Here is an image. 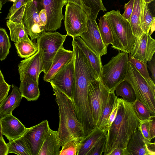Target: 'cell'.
<instances>
[{"instance_id": "obj_1", "label": "cell", "mask_w": 155, "mask_h": 155, "mask_svg": "<svg viewBox=\"0 0 155 155\" xmlns=\"http://www.w3.org/2000/svg\"><path fill=\"white\" fill-rule=\"evenodd\" d=\"M117 114L107 131L104 155H109L116 148L126 149L132 135L139 126V119L133 103L117 97Z\"/></svg>"}, {"instance_id": "obj_2", "label": "cell", "mask_w": 155, "mask_h": 155, "mask_svg": "<svg viewBox=\"0 0 155 155\" xmlns=\"http://www.w3.org/2000/svg\"><path fill=\"white\" fill-rule=\"evenodd\" d=\"M51 86L58 107L59 123L58 131L60 147L72 140L79 142L84 135L72 101L54 86Z\"/></svg>"}, {"instance_id": "obj_3", "label": "cell", "mask_w": 155, "mask_h": 155, "mask_svg": "<svg viewBox=\"0 0 155 155\" xmlns=\"http://www.w3.org/2000/svg\"><path fill=\"white\" fill-rule=\"evenodd\" d=\"M103 16L107 20L112 31L113 40L112 48L130 53L136 38L133 34L129 21L122 16L118 10L107 12Z\"/></svg>"}, {"instance_id": "obj_4", "label": "cell", "mask_w": 155, "mask_h": 155, "mask_svg": "<svg viewBox=\"0 0 155 155\" xmlns=\"http://www.w3.org/2000/svg\"><path fill=\"white\" fill-rule=\"evenodd\" d=\"M128 55L127 53L119 52L102 66L99 80L110 91L124 80L128 70Z\"/></svg>"}, {"instance_id": "obj_5", "label": "cell", "mask_w": 155, "mask_h": 155, "mask_svg": "<svg viewBox=\"0 0 155 155\" xmlns=\"http://www.w3.org/2000/svg\"><path fill=\"white\" fill-rule=\"evenodd\" d=\"M124 80L127 81L131 86L136 99L144 105L152 115H155V89L147 83L129 62L127 73Z\"/></svg>"}, {"instance_id": "obj_6", "label": "cell", "mask_w": 155, "mask_h": 155, "mask_svg": "<svg viewBox=\"0 0 155 155\" xmlns=\"http://www.w3.org/2000/svg\"><path fill=\"white\" fill-rule=\"evenodd\" d=\"M67 36V34L63 35L58 32L49 31L37 39L44 74L49 69L54 56L63 46Z\"/></svg>"}, {"instance_id": "obj_7", "label": "cell", "mask_w": 155, "mask_h": 155, "mask_svg": "<svg viewBox=\"0 0 155 155\" xmlns=\"http://www.w3.org/2000/svg\"><path fill=\"white\" fill-rule=\"evenodd\" d=\"M88 16L80 7L67 2L65 5L64 25L67 35L73 38L80 36L87 30Z\"/></svg>"}, {"instance_id": "obj_8", "label": "cell", "mask_w": 155, "mask_h": 155, "mask_svg": "<svg viewBox=\"0 0 155 155\" xmlns=\"http://www.w3.org/2000/svg\"><path fill=\"white\" fill-rule=\"evenodd\" d=\"M31 0L38 13L41 12L47 15V32L54 31L61 28L62 20L64 17L62 9L67 2L66 0Z\"/></svg>"}, {"instance_id": "obj_9", "label": "cell", "mask_w": 155, "mask_h": 155, "mask_svg": "<svg viewBox=\"0 0 155 155\" xmlns=\"http://www.w3.org/2000/svg\"><path fill=\"white\" fill-rule=\"evenodd\" d=\"M110 91L99 79L90 82L87 97L90 110L97 125L107 102Z\"/></svg>"}, {"instance_id": "obj_10", "label": "cell", "mask_w": 155, "mask_h": 155, "mask_svg": "<svg viewBox=\"0 0 155 155\" xmlns=\"http://www.w3.org/2000/svg\"><path fill=\"white\" fill-rule=\"evenodd\" d=\"M75 80L74 57L63 66L48 81L71 99L74 91Z\"/></svg>"}, {"instance_id": "obj_11", "label": "cell", "mask_w": 155, "mask_h": 155, "mask_svg": "<svg viewBox=\"0 0 155 155\" xmlns=\"http://www.w3.org/2000/svg\"><path fill=\"white\" fill-rule=\"evenodd\" d=\"M50 127L47 120L29 128L23 135L31 155H38Z\"/></svg>"}, {"instance_id": "obj_12", "label": "cell", "mask_w": 155, "mask_h": 155, "mask_svg": "<svg viewBox=\"0 0 155 155\" xmlns=\"http://www.w3.org/2000/svg\"><path fill=\"white\" fill-rule=\"evenodd\" d=\"M22 23L31 41L46 32L41 25L38 11L31 0L26 4Z\"/></svg>"}, {"instance_id": "obj_13", "label": "cell", "mask_w": 155, "mask_h": 155, "mask_svg": "<svg viewBox=\"0 0 155 155\" xmlns=\"http://www.w3.org/2000/svg\"><path fill=\"white\" fill-rule=\"evenodd\" d=\"M80 37L86 45L101 57L107 54V47L103 43L96 20L88 17L87 30Z\"/></svg>"}, {"instance_id": "obj_14", "label": "cell", "mask_w": 155, "mask_h": 155, "mask_svg": "<svg viewBox=\"0 0 155 155\" xmlns=\"http://www.w3.org/2000/svg\"><path fill=\"white\" fill-rule=\"evenodd\" d=\"M155 52V40L150 33H143L139 39H136L130 53L132 58L146 63L151 60Z\"/></svg>"}, {"instance_id": "obj_15", "label": "cell", "mask_w": 155, "mask_h": 155, "mask_svg": "<svg viewBox=\"0 0 155 155\" xmlns=\"http://www.w3.org/2000/svg\"><path fill=\"white\" fill-rule=\"evenodd\" d=\"M18 67L20 80L25 76H27L38 83L39 75L41 72L44 71L38 50L30 57L21 61Z\"/></svg>"}, {"instance_id": "obj_16", "label": "cell", "mask_w": 155, "mask_h": 155, "mask_svg": "<svg viewBox=\"0 0 155 155\" xmlns=\"http://www.w3.org/2000/svg\"><path fill=\"white\" fill-rule=\"evenodd\" d=\"M2 133L9 141L16 140L24 134L27 128L12 114L1 118Z\"/></svg>"}, {"instance_id": "obj_17", "label": "cell", "mask_w": 155, "mask_h": 155, "mask_svg": "<svg viewBox=\"0 0 155 155\" xmlns=\"http://www.w3.org/2000/svg\"><path fill=\"white\" fill-rule=\"evenodd\" d=\"M127 150L129 155H155V143L149 145L138 128L129 140Z\"/></svg>"}, {"instance_id": "obj_18", "label": "cell", "mask_w": 155, "mask_h": 155, "mask_svg": "<svg viewBox=\"0 0 155 155\" xmlns=\"http://www.w3.org/2000/svg\"><path fill=\"white\" fill-rule=\"evenodd\" d=\"M107 131L100 128L97 125L78 143L77 155H90L98 141L106 136Z\"/></svg>"}, {"instance_id": "obj_19", "label": "cell", "mask_w": 155, "mask_h": 155, "mask_svg": "<svg viewBox=\"0 0 155 155\" xmlns=\"http://www.w3.org/2000/svg\"><path fill=\"white\" fill-rule=\"evenodd\" d=\"M73 57V51L66 49L62 46L54 56L49 69L44 74L43 78L44 81L48 82L63 66L72 59Z\"/></svg>"}, {"instance_id": "obj_20", "label": "cell", "mask_w": 155, "mask_h": 155, "mask_svg": "<svg viewBox=\"0 0 155 155\" xmlns=\"http://www.w3.org/2000/svg\"><path fill=\"white\" fill-rule=\"evenodd\" d=\"M60 147L58 131L49 127L38 155H59Z\"/></svg>"}, {"instance_id": "obj_21", "label": "cell", "mask_w": 155, "mask_h": 155, "mask_svg": "<svg viewBox=\"0 0 155 155\" xmlns=\"http://www.w3.org/2000/svg\"><path fill=\"white\" fill-rule=\"evenodd\" d=\"M12 91L0 103V118L12 114L13 110L20 105L23 97L19 88L12 84Z\"/></svg>"}, {"instance_id": "obj_22", "label": "cell", "mask_w": 155, "mask_h": 155, "mask_svg": "<svg viewBox=\"0 0 155 155\" xmlns=\"http://www.w3.org/2000/svg\"><path fill=\"white\" fill-rule=\"evenodd\" d=\"M145 2L144 0H134L133 8L129 22L136 39H139L143 33L140 24Z\"/></svg>"}, {"instance_id": "obj_23", "label": "cell", "mask_w": 155, "mask_h": 155, "mask_svg": "<svg viewBox=\"0 0 155 155\" xmlns=\"http://www.w3.org/2000/svg\"><path fill=\"white\" fill-rule=\"evenodd\" d=\"M73 41L82 51L100 78L102 64L101 57L96 54L85 43L79 36L73 38Z\"/></svg>"}, {"instance_id": "obj_24", "label": "cell", "mask_w": 155, "mask_h": 155, "mask_svg": "<svg viewBox=\"0 0 155 155\" xmlns=\"http://www.w3.org/2000/svg\"><path fill=\"white\" fill-rule=\"evenodd\" d=\"M20 81L19 89L22 97L28 101L37 100L40 95L38 83L27 76H25Z\"/></svg>"}, {"instance_id": "obj_25", "label": "cell", "mask_w": 155, "mask_h": 155, "mask_svg": "<svg viewBox=\"0 0 155 155\" xmlns=\"http://www.w3.org/2000/svg\"><path fill=\"white\" fill-rule=\"evenodd\" d=\"M81 7L88 17L96 20L99 12L106 11L102 0H66Z\"/></svg>"}, {"instance_id": "obj_26", "label": "cell", "mask_w": 155, "mask_h": 155, "mask_svg": "<svg viewBox=\"0 0 155 155\" xmlns=\"http://www.w3.org/2000/svg\"><path fill=\"white\" fill-rule=\"evenodd\" d=\"M117 97L114 89L110 91L106 105L97 124L101 129L107 131L109 118Z\"/></svg>"}, {"instance_id": "obj_27", "label": "cell", "mask_w": 155, "mask_h": 155, "mask_svg": "<svg viewBox=\"0 0 155 155\" xmlns=\"http://www.w3.org/2000/svg\"><path fill=\"white\" fill-rule=\"evenodd\" d=\"M6 25L9 30L11 39L14 42L30 40L23 23H15L8 20Z\"/></svg>"}, {"instance_id": "obj_28", "label": "cell", "mask_w": 155, "mask_h": 155, "mask_svg": "<svg viewBox=\"0 0 155 155\" xmlns=\"http://www.w3.org/2000/svg\"><path fill=\"white\" fill-rule=\"evenodd\" d=\"M17 54L22 58H27L35 54L38 50L37 43L31 40L15 43Z\"/></svg>"}, {"instance_id": "obj_29", "label": "cell", "mask_w": 155, "mask_h": 155, "mask_svg": "<svg viewBox=\"0 0 155 155\" xmlns=\"http://www.w3.org/2000/svg\"><path fill=\"white\" fill-rule=\"evenodd\" d=\"M26 4L16 0L10 8L7 17L8 19L14 22L21 23Z\"/></svg>"}, {"instance_id": "obj_30", "label": "cell", "mask_w": 155, "mask_h": 155, "mask_svg": "<svg viewBox=\"0 0 155 155\" xmlns=\"http://www.w3.org/2000/svg\"><path fill=\"white\" fill-rule=\"evenodd\" d=\"M116 95L120 96L125 100L133 103L136 98L134 90L131 85L126 81L124 80L115 88Z\"/></svg>"}, {"instance_id": "obj_31", "label": "cell", "mask_w": 155, "mask_h": 155, "mask_svg": "<svg viewBox=\"0 0 155 155\" xmlns=\"http://www.w3.org/2000/svg\"><path fill=\"white\" fill-rule=\"evenodd\" d=\"M7 144L8 154L13 153L19 155H31L22 136L16 140L9 141Z\"/></svg>"}, {"instance_id": "obj_32", "label": "cell", "mask_w": 155, "mask_h": 155, "mask_svg": "<svg viewBox=\"0 0 155 155\" xmlns=\"http://www.w3.org/2000/svg\"><path fill=\"white\" fill-rule=\"evenodd\" d=\"M155 21V12H152L150 3L145 2L140 24L141 29L143 33H149L150 27Z\"/></svg>"}, {"instance_id": "obj_33", "label": "cell", "mask_w": 155, "mask_h": 155, "mask_svg": "<svg viewBox=\"0 0 155 155\" xmlns=\"http://www.w3.org/2000/svg\"><path fill=\"white\" fill-rule=\"evenodd\" d=\"M99 23L98 27L102 41L104 45L107 47L109 45L113 44V37L112 31L108 23L104 16L98 19Z\"/></svg>"}, {"instance_id": "obj_34", "label": "cell", "mask_w": 155, "mask_h": 155, "mask_svg": "<svg viewBox=\"0 0 155 155\" xmlns=\"http://www.w3.org/2000/svg\"><path fill=\"white\" fill-rule=\"evenodd\" d=\"M128 54L129 61L134 66L147 83L152 88L155 89V84L149 76L147 68V63L132 58L130 54Z\"/></svg>"}, {"instance_id": "obj_35", "label": "cell", "mask_w": 155, "mask_h": 155, "mask_svg": "<svg viewBox=\"0 0 155 155\" xmlns=\"http://www.w3.org/2000/svg\"><path fill=\"white\" fill-rule=\"evenodd\" d=\"M11 47L8 34L4 28H0V61L5 60Z\"/></svg>"}, {"instance_id": "obj_36", "label": "cell", "mask_w": 155, "mask_h": 155, "mask_svg": "<svg viewBox=\"0 0 155 155\" xmlns=\"http://www.w3.org/2000/svg\"><path fill=\"white\" fill-rule=\"evenodd\" d=\"M132 103L135 111L139 119L149 120L155 117V115H152L150 114L147 107L138 99H136Z\"/></svg>"}, {"instance_id": "obj_37", "label": "cell", "mask_w": 155, "mask_h": 155, "mask_svg": "<svg viewBox=\"0 0 155 155\" xmlns=\"http://www.w3.org/2000/svg\"><path fill=\"white\" fill-rule=\"evenodd\" d=\"M78 142L72 140L62 146L59 155H77Z\"/></svg>"}, {"instance_id": "obj_38", "label": "cell", "mask_w": 155, "mask_h": 155, "mask_svg": "<svg viewBox=\"0 0 155 155\" xmlns=\"http://www.w3.org/2000/svg\"><path fill=\"white\" fill-rule=\"evenodd\" d=\"M150 120H140L139 119L138 128L147 143L149 145H151L155 143L151 142L152 139L150 135L149 128V121Z\"/></svg>"}, {"instance_id": "obj_39", "label": "cell", "mask_w": 155, "mask_h": 155, "mask_svg": "<svg viewBox=\"0 0 155 155\" xmlns=\"http://www.w3.org/2000/svg\"><path fill=\"white\" fill-rule=\"evenodd\" d=\"M106 136L101 138L94 147L90 155H102L104 152Z\"/></svg>"}, {"instance_id": "obj_40", "label": "cell", "mask_w": 155, "mask_h": 155, "mask_svg": "<svg viewBox=\"0 0 155 155\" xmlns=\"http://www.w3.org/2000/svg\"><path fill=\"white\" fill-rule=\"evenodd\" d=\"M134 5V0H130L127 3H125L124 5V11L122 16L128 21L133 11Z\"/></svg>"}, {"instance_id": "obj_41", "label": "cell", "mask_w": 155, "mask_h": 155, "mask_svg": "<svg viewBox=\"0 0 155 155\" xmlns=\"http://www.w3.org/2000/svg\"><path fill=\"white\" fill-rule=\"evenodd\" d=\"M10 87L6 82L0 84V103L7 96Z\"/></svg>"}, {"instance_id": "obj_42", "label": "cell", "mask_w": 155, "mask_h": 155, "mask_svg": "<svg viewBox=\"0 0 155 155\" xmlns=\"http://www.w3.org/2000/svg\"><path fill=\"white\" fill-rule=\"evenodd\" d=\"M147 67L148 68L151 74L152 79L155 83V57L154 54L152 59L148 62Z\"/></svg>"}, {"instance_id": "obj_43", "label": "cell", "mask_w": 155, "mask_h": 155, "mask_svg": "<svg viewBox=\"0 0 155 155\" xmlns=\"http://www.w3.org/2000/svg\"><path fill=\"white\" fill-rule=\"evenodd\" d=\"M117 100L114 104L111 112L110 113L109 118L107 131L114 120L117 114Z\"/></svg>"}, {"instance_id": "obj_44", "label": "cell", "mask_w": 155, "mask_h": 155, "mask_svg": "<svg viewBox=\"0 0 155 155\" xmlns=\"http://www.w3.org/2000/svg\"><path fill=\"white\" fill-rule=\"evenodd\" d=\"M149 128L150 135L152 139L155 137V117L149 120Z\"/></svg>"}, {"instance_id": "obj_45", "label": "cell", "mask_w": 155, "mask_h": 155, "mask_svg": "<svg viewBox=\"0 0 155 155\" xmlns=\"http://www.w3.org/2000/svg\"><path fill=\"white\" fill-rule=\"evenodd\" d=\"M8 147L3 137H0V155H8Z\"/></svg>"}, {"instance_id": "obj_46", "label": "cell", "mask_w": 155, "mask_h": 155, "mask_svg": "<svg viewBox=\"0 0 155 155\" xmlns=\"http://www.w3.org/2000/svg\"><path fill=\"white\" fill-rule=\"evenodd\" d=\"M109 155H129L127 149L117 148L114 149Z\"/></svg>"}, {"instance_id": "obj_47", "label": "cell", "mask_w": 155, "mask_h": 155, "mask_svg": "<svg viewBox=\"0 0 155 155\" xmlns=\"http://www.w3.org/2000/svg\"><path fill=\"white\" fill-rule=\"evenodd\" d=\"M5 82L4 76L0 69V84Z\"/></svg>"}, {"instance_id": "obj_48", "label": "cell", "mask_w": 155, "mask_h": 155, "mask_svg": "<svg viewBox=\"0 0 155 155\" xmlns=\"http://www.w3.org/2000/svg\"><path fill=\"white\" fill-rule=\"evenodd\" d=\"M1 118H0V137H2Z\"/></svg>"}, {"instance_id": "obj_49", "label": "cell", "mask_w": 155, "mask_h": 155, "mask_svg": "<svg viewBox=\"0 0 155 155\" xmlns=\"http://www.w3.org/2000/svg\"><path fill=\"white\" fill-rule=\"evenodd\" d=\"M2 5L5 4L7 2H8V0H0Z\"/></svg>"}, {"instance_id": "obj_50", "label": "cell", "mask_w": 155, "mask_h": 155, "mask_svg": "<svg viewBox=\"0 0 155 155\" xmlns=\"http://www.w3.org/2000/svg\"><path fill=\"white\" fill-rule=\"evenodd\" d=\"M17 0V1H21L22 2H23V3H24L25 4H27V3L29 1H30L31 0Z\"/></svg>"}, {"instance_id": "obj_51", "label": "cell", "mask_w": 155, "mask_h": 155, "mask_svg": "<svg viewBox=\"0 0 155 155\" xmlns=\"http://www.w3.org/2000/svg\"><path fill=\"white\" fill-rule=\"evenodd\" d=\"M155 0H144L146 3H151L153 1H154Z\"/></svg>"}, {"instance_id": "obj_52", "label": "cell", "mask_w": 155, "mask_h": 155, "mask_svg": "<svg viewBox=\"0 0 155 155\" xmlns=\"http://www.w3.org/2000/svg\"><path fill=\"white\" fill-rule=\"evenodd\" d=\"M2 5L1 2L0 0V14L1 13V8H2Z\"/></svg>"}, {"instance_id": "obj_53", "label": "cell", "mask_w": 155, "mask_h": 155, "mask_svg": "<svg viewBox=\"0 0 155 155\" xmlns=\"http://www.w3.org/2000/svg\"><path fill=\"white\" fill-rule=\"evenodd\" d=\"M16 0H8V1L13 2H15Z\"/></svg>"}]
</instances>
